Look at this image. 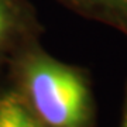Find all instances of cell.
<instances>
[{
  "instance_id": "obj_1",
  "label": "cell",
  "mask_w": 127,
  "mask_h": 127,
  "mask_svg": "<svg viewBox=\"0 0 127 127\" xmlns=\"http://www.w3.org/2000/svg\"><path fill=\"white\" fill-rule=\"evenodd\" d=\"M30 100L50 127H82L88 116V91L72 69L50 59H34L26 69Z\"/></svg>"
},
{
  "instance_id": "obj_2",
  "label": "cell",
  "mask_w": 127,
  "mask_h": 127,
  "mask_svg": "<svg viewBox=\"0 0 127 127\" xmlns=\"http://www.w3.org/2000/svg\"><path fill=\"white\" fill-rule=\"evenodd\" d=\"M0 127H42L16 95L0 97Z\"/></svg>"
},
{
  "instance_id": "obj_3",
  "label": "cell",
  "mask_w": 127,
  "mask_h": 127,
  "mask_svg": "<svg viewBox=\"0 0 127 127\" xmlns=\"http://www.w3.org/2000/svg\"><path fill=\"white\" fill-rule=\"evenodd\" d=\"M10 26V14L6 4L0 0V41L3 40Z\"/></svg>"
},
{
  "instance_id": "obj_4",
  "label": "cell",
  "mask_w": 127,
  "mask_h": 127,
  "mask_svg": "<svg viewBox=\"0 0 127 127\" xmlns=\"http://www.w3.org/2000/svg\"><path fill=\"white\" fill-rule=\"evenodd\" d=\"M123 127H127V112H126V117H124V126Z\"/></svg>"
}]
</instances>
